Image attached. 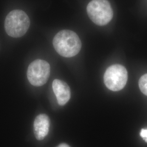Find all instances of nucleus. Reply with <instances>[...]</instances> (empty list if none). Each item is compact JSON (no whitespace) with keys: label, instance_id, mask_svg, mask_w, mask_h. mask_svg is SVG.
Here are the masks:
<instances>
[{"label":"nucleus","instance_id":"obj_1","mask_svg":"<svg viewBox=\"0 0 147 147\" xmlns=\"http://www.w3.org/2000/svg\"><path fill=\"white\" fill-rule=\"evenodd\" d=\"M53 45L55 50L64 57H72L79 53L81 42L78 34L70 30H62L55 36Z\"/></svg>","mask_w":147,"mask_h":147},{"label":"nucleus","instance_id":"obj_2","mask_svg":"<svg viewBox=\"0 0 147 147\" xmlns=\"http://www.w3.org/2000/svg\"><path fill=\"white\" fill-rule=\"evenodd\" d=\"M30 25V19L26 13L19 9L11 11L7 16L5 22V32L13 38L21 37L25 34Z\"/></svg>","mask_w":147,"mask_h":147},{"label":"nucleus","instance_id":"obj_3","mask_svg":"<svg viewBox=\"0 0 147 147\" xmlns=\"http://www.w3.org/2000/svg\"><path fill=\"white\" fill-rule=\"evenodd\" d=\"M87 12L90 19L99 26L109 24L113 18V10L107 0H92L87 7Z\"/></svg>","mask_w":147,"mask_h":147},{"label":"nucleus","instance_id":"obj_4","mask_svg":"<svg viewBox=\"0 0 147 147\" xmlns=\"http://www.w3.org/2000/svg\"><path fill=\"white\" fill-rule=\"evenodd\" d=\"M104 79L105 85L109 89L112 91H119L126 84L127 72L121 65H112L106 70Z\"/></svg>","mask_w":147,"mask_h":147},{"label":"nucleus","instance_id":"obj_5","mask_svg":"<svg viewBox=\"0 0 147 147\" xmlns=\"http://www.w3.org/2000/svg\"><path fill=\"white\" fill-rule=\"evenodd\" d=\"M50 74V66L47 61L37 59L32 62L27 69V78L31 84L42 86L46 84Z\"/></svg>","mask_w":147,"mask_h":147},{"label":"nucleus","instance_id":"obj_6","mask_svg":"<svg viewBox=\"0 0 147 147\" xmlns=\"http://www.w3.org/2000/svg\"><path fill=\"white\" fill-rule=\"evenodd\" d=\"M50 119L45 114H40L36 118L34 124V134L37 140L42 141L47 136L49 131Z\"/></svg>","mask_w":147,"mask_h":147},{"label":"nucleus","instance_id":"obj_7","mask_svg":"<svg viewBox=\"0 0 147 147\" xmlns=\"http://www.w3.org/2000/svg\"><path fill=\"white\" fill-rule=\"evenodd\" d=\"M53 90L59 105L63 106L70 98V89L68 85L62 80L56 79L53 81Z\"/></svg>","mask_w":147,"mask_h":147},{"label":"nucleus","instance_id":"obj_8","mask_svg":"<svg viewBox=\"0 0 147 147\" xmlns=\"http://www.w3.org/2000/svg\"><path fill=\"white\" fill-rule=\"evenodd\" d=\"M139 86L142 93L147 96V74L142 76L140 79Z\"/></svg>","mask_w":147,"mask_h":147},{"label":"nucleus","instance_id":"obj_9","mask_svg":"<svg viewBox=\"0 0 147 147\" xmlns=\"http://www.w3.org/2000/svg\"><path fill=\"white\" fill-rule=\"evenodd\" d=\"M140 135L147 142V129H142L140 132Z\"/></svg>","mask_w":147,"mask_h":147},{"label":"nucleus","instance_id":"obj_10","mask_svg":"<svg viewBox=\"0 0 147 147\" xmlns=\"http://www.w3.org/2000/svg\"><path fill=\"white\" fill-rule=\"evenodd\" d=\"M57 147H70V146L68 145L67 144L65 143H61L59 145H58Z\"/></svg>","mask_w":147,"mask_h":147}]
</instances>
